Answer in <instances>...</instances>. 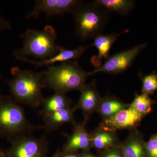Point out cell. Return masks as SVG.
<instances>
[{
  "label": "cell",
  "instance_id": "obj_18",
  "mask_svg": "<svg viewBox=\"0 0 157 157\" xmlns=\"http://www.w3.org/2000/svg\"><path fill=\"white\" fill-rule=\"evenodd\" d=\"M152 101L148 95L135 94V99L130 107L143 116L147 114L151 110Z\"/></svg>",
  "mask_w": 157,
  "mask_h": 157
},
{
  "label": "cell",
  "instance_id": "obj_26",
  "mask_svg": "<svg viewBox=\"0 0 157 157\" xmlns=\"http://www.w3.org/2000/svg\"><path fill=\"white\" fill-rule=\"evenodd\" d=\"M79 157H94V156L90 154L89 153L85 152L79 156Z\"/></svg>",
  "mask_w": 157,
  "mask_h": 157
},
{
  "label": "cell",
  "instance_id": "obj_2",
  "mask_svg": "<svg viewBox=\"0 0 157 157\" xmlns=\"http://www.w3.org/2000/svg\"><path fill=\"white\" fill-rule=\"evenodd\" d=\"M23 45L14 51L16 59L32 58L34 60H44L58 54L63 47L56 42L57 36L52 26H45L42 30L28 29L20 36Z\"/></svg>",
  "mask_w": 157,
  "mask_h": 157
},
{
  "label": "cell",
  "instance_id": "obj_11",
  "mask_svg": "<svg viewBox=\"0 0 157 157\" xmlns=\"http://www.w3.org/2000/svg\"><path fill=\"white\" fill-rule=\"evenodd\" d=\"M142 116L135 109L129 107L107 118L104 121V125L108 129L128 128L135 126L138 123Z\"/></svg>",
  "mask_w": 157,
  "mask_h": 157
},
{
  "label": "cell",
  "instance_id": "obj_13",
  "mask_svg": "<svg viewBox=\"0 0 157 157\" xmlns=\"http://www.w3.org/2000/svg\"><path fill=\"white\" fill-rule=\"evenodd\" d=\"M91 143V138L84 127L76 125L72 135L68 137L63 147V151L75 152L86 150Z\"/></svg>",
  "mask_w": 157,
  "mask_h": 157
},
{
  "label": "cell",
  "instance_id": "obj_12",
  "mask_svg": "<svg viewBox=\"0 0 157 157\" xmlns=\"http://www.w3.org/2000/svg\"><path fill=\"white\" fill-rule=\"evenodd\" d=\"M79 100L73 110L80 109L87 116L95 109L98 105L100 96L97 90L95 80L89 84L85 85L80 90Z\"/></svg>",
  "mask_w": 157,
  "mask_h": 157
},
{
  "label": "cell",
  "instance_id": "obj_29",
  "mask_svg": "<svg viewBox=\"0 0 157 157\" xmlns=\"http://www.w3.org/2000/svg\"><path fill=\"white\" fill-rule=\"evenodd\" d=\"M1 95H2V94H1V90H0V96H1Z\"/></svg>",
  "mask_w": 157,
  "mask_h": 157
},
{
  "label": "cell",
  "instance_id": "obj_8",
  "mask_svg": "<svg viewBox=\"0 0 157 157\" xmlns=\"http://www.w3.org/2000/svg\"><path fill=\"white\" fill-rule=\"evenodd\" d=\"M83 2L82 0H36L33 8L26 17L37 18L42 13H45L48 17L62 16L68 12L72 13Z\"/></svg>",
  "mask_w": 157,
  "mask_h": 157
},
{
  "label": "cell",
  "instance_id": "obj_25",
  "mask_svg": "<svg viewBox=\"0 0 157 157\" xmlns=\"http://www.w3.org/2000/svg\"><path fill=\"white\" fill-rule=\"evenodd\" d=\"M104 157H122L120 155L115 151L107 152L104 155Z\"/></svg>",
  "mask_w": 157,
  "mask_h": 157
},
{
  "label": "cell",
  "instance_id": "obj_20",
  "mask_svg": "<svg viewBox=\"0 0 157 157\" xmlns=\"http://www.w3.org/2000/svg\"><path fill=\"white\" fill-rule=\"evenodd\" d=\"M142 81V94L149 95L157 90V73L155 72L144 76Z\"/></svg>",
  "mask_w": 157,
  "mask_h": 157
},
{
  "label": "cell",
  "instance_id": "obj_1",
  "mask_svg": "<svg viewBox=\"0 0 157 157\" xmlns=\"http://www.w3.org/2000/svg\"><path fill=\"white\" fill-rule=\"evenodd\" d=\"M45 73V70L36 72L13 67L11 73L13 78L6 81L11 97L18 104L31 108L41 107L44 98L42 89Z\"/></svg>",
  "mask_w": 157,
  "mask_h": 157
},
{
  "label": "cell",
  "instance_id": "obj_9",
  "mask_svg": "<svg viewBox=\"0 0 157 157\" xmlns=\"http://www.w3.org/2000/svg\"><path fill=\"white\" fill-rule=\"evenodd\" d=\"M127 31L128 30L121 33H113L105 35L102 34L93 39L94 42L91 46L97 48L98 52L92 57L90 61L95 68L101 67L103 64V61H105L109 57V52L113 45L122 33Z\"/></svg>",
  "mask_w": 157,
  "mask_h": 157
},
{
  "label": "cell",
  "instance_id": "obj_16",
  "mask_svg": "<svg viewBox=\"0 0 157 157\" xmlns=\"http://www.w3.org/2000/svg\"><path fill=\"white\" fill-rule=\"evenodd\" d=\"M99 6L108 12H115L122 15H128L135 7V2L131 0H96Z\"/></svg>",
  "mask_w": 157,
  "mask_h": 157
},
{
  "label": "cell",
  "instance_id": "obj_27",
  "mask_svg": "<svg viewBox=\"0 0 157 157\" xmlns=\"http://www.w3.org/2000/svg\"><path fill=\"white\" fill-rule=\"evenodd\" d=\"M0 157H7L6 153L0 149Z\"/></svg>",
  "mask_w": 157,
  "mask_h": 157
},
{
  "label": "cell",
  "instance_id": "obj_23",
  "mask_svg": "<svg viewBox=\"0 0 157 157\" xmlns=\"http://www.w3.org/2000/svg\"><path fill=\"white\" fill-rule=\"evenodd\" d=\"M11 29V25L10 22L4 18L0 13V29L5 30Z\"/></svg>",
  "mask_w": 157,
  "mask_h": 157
},
{
  "label": "cell",
  "instance_id": "obj_7",
  "mask_svg": "<svg viewBox=\"0 0 157 157\" xmlns=\"http://www.w3.org/2000/svg\"><path fill=\"white\" fill-rule=\"evenodd\" d=\"M147 45L146 43L138 44L128 50L110 56L101 67L89 72L90 76L99 73L113 75L123 73L131 67L135 59Z\"/></svg>",
  "mask_w": 157,
  "mask_h": 157
},
{
  "label": "cell",
  "instance_id": "obj_22",
  "mask_svg": "<svg viewBox=\"0 0 157 157\" xmlns=\"http://www.w3.org/2000/svg\"><path fill=\"white\" fill-rule=\"evenodd\" d=\"M147 149L150 157H157V136H154L149 140Z\"/></svg>",
  "mask_w": 157,
  "mask_h": 157
},
{
  "label": "cell",
  "instance_id": "obj_21",
  "mask_svg": "<svg viewBox=\"0 0 157 157\" xmlns=\"http://www.w3.org/2000/svg\"><path fill=\"white\" fill-rule=\"evenodd\" d=\"M113 137L109 133L97 134L91 139V143L96 148L102 149L110 146L113 142Z\"/></svg>",
  "mask_w": 157,
  "mask_h": 157
},
{
  "label": "cell",
  "instance_id": "obj_3",
  "mask_svg": "<svg viewBox=\"0 0 157 157\" xmlns=\"http://www.w3.org/2000/svg\"><path fill=\"white\" fill-rule=\"evenodd\" d=\"M90 76L75 61L63 62L49 66L45 70L43 88L56 93L66 94L70 91L80 90Z\"/></svg>",
  "mask_w": 157,
  "mask_h": 157
},
{
  "label": "cell",
  "instance_id": "obj_5",
  "mask_svg": "<svg viewBox=\"0 0 157 157\" xmlns=\"http://www.w3.org/2000/svg\"><path fill=\"white\" fill-rule=\"evenodd\" d=\"M75 33L82 42L103 34L109 19V13L95 2L82 3L72 13Z\"/></svg>",
  "mask_w": 157,
  "mask_h": 157
},
{
  "label": "cell",
  "instance_id": "obj_4",
  "mask_svg": "<svg viewBox=\"0 0 157 157\" xmlns=\"http://www.w3.org/2000/svg\"><path fill=\"white\" fill-rule=\"evenodd\" d=\"M43 129L28 119L24 109L11 96H0V137L9 140L22 134Z\"/></svg>",
  "mask_w": 157,
  "mask_h": 157
},
{
  "label": "cell",
  "instance_id": "obj_19",
  "mask_svg": "<svg viewBox=\"0 0 157 157\" xmlns=\"http://www.w3.org/2000/svg\"><path fill=\"white\" fill-rule=\"evenodd\" d=\"M123 155L124 157H144L143 146L138 140L132 139L124 147Z\"/></svg>",
  "mask_w": 157,
  "mask_h": 157
},
{
  "label": "cell",
  "instance_id": "obj_17",
  "mask_svg": "<svg viewBox=\"0 0 157 157\" xmlns=\"http://www.w3.org/2000/svg\"><path fill=\"white\" fill-rule=\"evenodd\" d=\"M126 105L114 98L108 97L105 98L100 107L101 113L109 117L125 108Z\"/></svg>",
  "mask_w": 157,
  "mask_h": 157
},
{
  "label": "cell",
  "instance_id": "obj_28",
  "mask_svg": "<svg viewBox=\"0 0 157 157\" xmlns=\"http://www.w3.org/2000/svg\"><path fill=\"white\" fill-rule=\"evenodd\" d=\"M51 157H59L58 151L56 152V153L54 155H53Z\"/></svg>",
  "mask_w": 157,
  "mask_h": 157
},
{
  "label": "cell",
  "instance_id": "obj_10",
  "mask_svg": "<svg viewBox=\"0 0 157 157\" xmlns=\"http://www.w3.org/2000/svg\"><path fill=\"white\" fill-rule=\"evenodd\" d=\"M87 48V46L83 45H81L78 48L73 49H68L63 47L58 54L47 59L38 61L24 58L19 59V60L30 63L36 66L37 68L44 67H48L49 66L55 65L57 63H61L69 61H74L79 59L82 56Z\"/></svg>",
  "mask_w": 157,
  "mask_h": 157
},
{
  "label": "cell",
  "instance_id": "obj_15",
  "mask_svg": "<svg viewBox=\"0 0 157 157\" xmlns=\"http://www.w3.org/2000/svg\"><path fill=\"white\" fill-rule=\"evenodd\" d=\"M73 111L69 107L43 117V129L48 133L58 130L64 124L73 122Z\"/></svg>",
  "mask_w": 157,
  "mask_h": 157
},
{
  "label": "cell",
  "instance_id": "obj_24",
  "mask_svg": "<svg viewBox=\"0 0 157 157\" xmlns=\"http://www.w3.org/2000/svg\"><path fill=\"white\" fill-rule=\"evenodd\" d=\"M59 157H79L75 152L59 151Z\"/></svg>",
  "mask_w": 157,
  "mask_h": 157
},
{
  "label": "cell",
  "instance_id": "obj_6",
  "mask_svg": "<svg viewBox=\"0 0 157 157\" xmlns=\"http://www.w3.org/2000/svg\"><path fill=\"white\" fill-rule=\"evenodd\" d=\"M9 140L11 145L6 152L7 157H45L49 146L44 135L36 137L22 134Z\"/></svg>",
  "mask_w": 157,
  "mask_h": 157
},
{
  "label": "cell",
  "instance_id": "obj_14",
  "mask_svg": "<svg viewBox=\"0 0 157 157\" xmlns=\"http://www.w3.org/2000/svg\"><path fill=\"white\" fill-rule=\"evenodd\" d=\"M71 104V100L66 94L55 92L53 94L44 98L39 114L42 117L46 116L61 109L69 108Z\"/></svg>",
  "mask_w": 157,
  "mask_h": 157
}]
</instances>
